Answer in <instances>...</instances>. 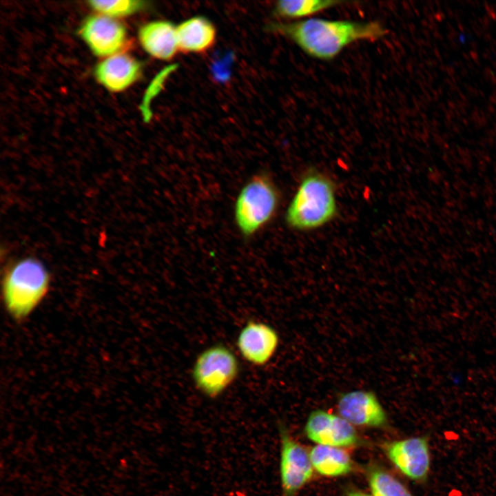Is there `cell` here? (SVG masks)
Returning a JSON list of instances; mask_svg holds the SVG:
<instances>
[{
    "label": "cell",
    "instance_id": "5",
    "mask_svg": "<svg viewBox=\"0 0 496 496\" xmlns=\"http://www.w3.org/2000/svg\"><path fill=\"white\" fill-rule=\"evenodd\" d=\"M239 373L240 364L234 352L225 344H216L198 355L192 369V378L198 391L214 399L234 383Z\"/></svg>",
    "mask_w": 496,
    "mask_h": 496
},
{
    "label": "cell",
    "instance_id": "14",
    "mask_svg": "<svg viewBox=\"0 0 496 496\" xmlns=\"http://www.w3.org/2000/svg\"><path fill=\"white\" fill-rule=\"evenodd\" d=\"M179 52L203 53L214 45L216 30L214 24L203 17H194L176 26Z\"/></svg>",
    "mask_w": 496,
    "mask_h": 496
},
{
    "label": "cell",
    "instance_id": "6",
    "mask_svg": "<svg viewBox=\"0 0 496 496\" xmlns=\"http://www.w3.org/2000/svg\"><path fill=\"white\" fill-rule=\"evenodd\" d=\"M280 437V475L282 496H294L313 475L310 455L286 428L279 425Z\"/></svg>",
    "mask_w": 496,
    "mask_h": 496
},
{
    "label": "cell",
    "instance_id": "7",
    "mask_svg": "<svg viewBox=\"0 0 496 496\" xmlns=\"http://www.w3.org/2000/svg\"><path fill=\"white\" fill-rule=\"evenodd\" d=\"M279 344L277 331L269 324L250 320L240 331L236 347L241 357L256 366L267 364Z\"/></svg>",
    "mask_w": 496,
    "mask_h": 496
},
{
    "label": "cell",
    "instance_id": "12",
    "mask_svg": "<svg viewBox=\"0 0 496 496\" xmlns=\"http://www.w3.org/2000/svg\"><path fill=\"white\" fill-rule=\"evenodd\" d=\"M141 65L126 54L117 53L101 61L95 68L98 81L112 92H120L130 87L141 74Z\"/></svg>",
    "mask_w": 496,
    "mask_h": 496
},
{
    "label": "cell",
    "instance_id": "15",
    "mask_svg": "<svg viewBox=\"0 0 496 496\" xmlns=\"http://www.w3.org/2000/svg\"><path fill=\"white\" fill-rule=\"evenodd\" d=\"M309 455L313 467L322 475L340 476L352 469L349 455L340 448L318 444L311 449Z\"/></svg>",
    "mask_w": 496,
    "mask_h": 496
},
{
    "label": "cell",
    "instance_id": "19",
    "mask_svg": "<svg viewBox=\"0 0 496 496\" xmlns=\"http://www.w3.org/2000/svg\"><path fill=\"white\" fill-rule=\"evenodd\" d=\"M348 496H369L367 494L361 493V492H351L350 493Z\"/></svg>",
    "mask_w": 496,
    "mask_h": 496
},
{
    "label": "cell",
    "instance_id": "10",
    "mask_svg": "<svg viewBox=\"0 0 496 496\" xmlns=\"http://www.w3.org/2000/svg\"><path fill=\"white\" fill-rule=\"evenodd\" d=\"M305 433L311 440L319 445L340 448L353 446L358 442L351 424L341 416L320 409L309 415Z\"/></svg>",
    "mask_w": 496,
    "mask_h": 496
},
{
    "label": "cell",
    "instance_id": "2",
    "mask_svg": "<svg viewBox=\"0 0 496 496\" xmlns=\"http://www.w3.org/2000/svg\"><path fill=\"white\" fill-rule=\"evenodd\" d=\"M338 213L335 187L325 174L311 170L302 178L285 213L287 225L308 231L334 219Z\"/></svg>",
    "mask_w": 496,
    "mask_h": 496
},
{
    "label": "cell",
    "instance_id": "8",
    "mask_svg": "<svg viewBox=\"0 0 496 496\" xmlns=\"http://www.w3.org/2000/svg\"><path fill=\"white\" fill-rule=\"evenodd\" d=\"M79 32L92 52L99 56L108 57L118 53L127 40L125 27L115 19L103 14L88 17Z\"/></svg>",
    "mask_w": 496,
    "mask_h": 496
},
{
    "label": "cell",
    "instance_id": "1",
    "mask_svg": "<svg viewBox=\"0 0 496 496\" xmlns=\"http://www.w3.org/2000/svg\"><path fill=\"white\" fill-rule=\"evenodd\" d=\"M271 30L293 41L307 54L331 60L347 46L358 41H375L387 31L376 21L360 22L311 18L273 23Z\"/></svg>",
    "mask_w": 496,
    "mask_h": 496
},
{
    "label": "cell",
    "instance_id": "17",
    "mask_svg": "<svg viewBox=\"0 0 496 496\" xmlns=\"http://www.w3.org/2000/svg\"><path fill=\"white\" fill-rule=\"evenodd\" d=\"M368 479L373 496H411L400 481L383 469L373 468Z\"/></svg>",
    "mask_w": 496,
    "mask_h": 496
},
{
    "label": "cell",
    "instance_id": "11",
    "mask_svg": "<svg viewBox=\"0 0 496 496\" xmlns=\"http://www.w3.org/2000/svg\"><path fill=\"white\" fill-rule=\"evenodd\" d=\"M338 409L340 416L351 424L369 427L387 424L386 414L371 391L357 390L342 394Z\"/></svg>",
    "mask_w": 496,
    "mask_h": 496
},
{
    "label": "cell",
    "instance_id": "4",
    "mask_svg": "<svg viewBox=\"0 0 496 496\" xmlns=\"http://www.w3.org/2000/svg\"><path fill=\"white\" fill-rule=\"evenodd\" d=\"M280 203L279 189L269 174L260 172L250 178L234 203V220L241 235L249 238L260 231L273 219Z\"/></svg>",
    "mask_w": 496,
    "mask_h": 496
},
{
    "label": "cell",
    "instance_id": "13",
    "mask_svg": "<svg viewBox=\"0 0 496 496\" xmlns=\"http://www.w3.org/2000/svg\"><path fill=\"white\" fill-rule=\"evenodd\" d=\"M143 48L152 56L162 61L172 59L179 52L176 26L167 21H154L138 30Z\"/></svg>",
    "mask_w": 496,
    "mask_h": 496
},
{
    "label": "cell",
    "instance_id": "9",
    "mask_svg": "<svg viewBox=\"0 0 496 496\" xmlns=\"http://www.w3.org/2000/svg\"><path fill=\"white\" fill-rule=\"evenodd\" d=\"M385 451L389 459L407 477L415 481L426 478L431 458L426 437H411L388 443Z\"/></svg>",
    "mask_w": 496,
    "mask_h": 496
},
{
    "label": "cell",
    "instance_id": "16",
    "mask_svg": "<svg viewBox=\"0 0 496 496\" xmlns=\"http://www.w3.org/2000/svg\"><path fill=\"white\" fill-rule=\"evenodd\" d=\"M334 0H283L276 3L275 14L285 19H300L342 3Z\"/></svg>",
    "mask_w": 496,
    "mask_h": 496
},
{
    "label": "cell",
    "instance_id": "3",
    "mask_svg": "<svg viewBox=\"0 0 496 496\" xmlns=\"http://www.w3.org/2000/svg\"><path fill=\"white\" fill-rule=\"evenodd\" d=\"M50 276L38 259L24 258L12 264L2 280V298L7 313L17 322L26 320L47 296Z\"/></svg>",
    "mask_w": 496,
    "mask_h": 496
},
{
    "label": "cell",
    "instance_id": "18",
    "mask_svg": "<svg viewBox=\"0 0 496 496\" xmlns=\"http://www.w3.org/2000/svg\"><path fill=\"white\" fill-rule=\"evenodd\" d=\"M90 6L101 13L112 18L124 17L132 14L141 9L145 2L136 0L101 1L92 0L89 1Z\"/></svg>",
    "mask_w": 496,
    "mask_h": 496
}]
</instances>
